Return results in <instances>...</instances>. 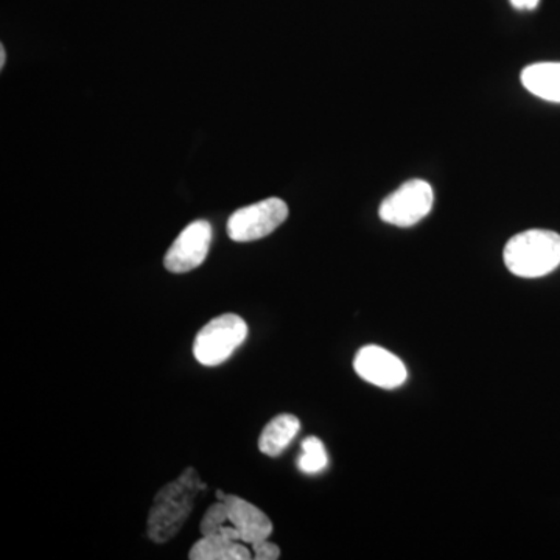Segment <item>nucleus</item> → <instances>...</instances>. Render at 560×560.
<instances>
[{
  "label": "nucleus",
  "mask_w": 560,
  "mask_h": 560,
  "mask_svg": "<svg viewBox=\"0 0 560 560\" xmlns=\"http://www.w3.org/2000/svg\"><path fill=\"white\" fill-rule=\"evenodd\" d=\"M503 259L518 278H544L560 265V235L545 230L522 232L506 243Z\"/></svg>",
  "instance_id": "f03ea898"
},
{
  "label": "nucleus",
  "mask_w": 560,
  "mask_h": 560,
  "mask_svg": "<svg viewBox=\"0 0 560 560\" xmlns=\"http://www.w3.org/2000/svg\"><path fill=\"white\" fill-rule=\"evenodd\" d=\"M208 489L200 475L189 467L173 482H168L156 493L147 521V534L154 544L171 541L183 528L194 511L198 493Z\"/></svg>",
  "instance_id": "f257e3e1"
},
{
  "label": "nucleus",
  "mask_w": 560,
  "mask_h": 560,
  "mask_svg": "<svg viewBox=\"0 0 560 560\" xmlns=\"http://www.w3.org/2000/svg\"><path fill=\"white\" fill-rule=\"evenodd\" d=\"M327 464H329V456L318 438L311 436L302 442V453L298 458V467L301 471L308 475L319 474L326 469Z\"/></svg>",
  "instance_id": "f8f14e48"
},
{
  "label": "nucleus",
  "mask_w": 560,
  "mask_h": 560,
  "mask_svg": "<svg viewBox=\"0 0 560 560\" xmlns=\"http://www.w3.org/2000/svg\"><path fill=\"white\" fill-rule=\"evenodd\" d=\"M253 558L256 560H276L280 558V548L268 539L253 544Z\"/></svg>",
  "instance_id": "ddd939ff"
},
{
  "label": "nucleus",
  "mask_w": 560,
  "mask_h": 560,
  "mask_svg": "<svg viewBox=\"0 0 560 560\" xmlns=\"http://www.w3.org/2000/svg\"><path fill=\"white\" fill-rule=\"evenodd\" d=\"M522 83L537 97L560 103V62H537L522 72Z\"/></svg>",
  "instance_id": "1a4fd4ad"
},
{
  "label": "nucleus",
  "mask_w": 560,
  "mask_h": 560,
  "mask_svg": "<svg viewBox=\"0 0 560 560\" xmlns=\"http://www.w3.org/2000/svg\"><path fill=\"white\" fill-rule=\"evenodd\" d=\"M5 49H3V46L0 47V69H3V66H5Z\"/></svg>",
  "instance_id": "2eb2a0df"
},
{
  "label": "nucleus",
  "mask_w": 560,
  "mask_h": 560,
  "mask_svg": "<svg viewBox=\"0 0 560 560\" xmlns=\"http://www.w3.org/2000/svg\"><path fill=\"white\" fill-rule=\"evenodd\" d=\"M289 217V206L279 198H268L232 213L228 220L231 241L246 243L260 241L272 234Z\"/></svg>",
  "instance_id": "39448f33"
},
{
  "label": "nucleus",
  "mask_w": 560,
  "mask_h": 560,
  "mask_svg": "<svg viewBox=\"0 0 560 560\" xmlns=\"http://www.w3.org/2000/svg\"><path fill=\"white\" fill-rule=\"evenodd\" d=\"M433 189L427 180H407L382 201L378 215L393 226H415L429 215L433 209Z\"/></svg>",
  "instance_id": "20e7f679"
},
{
  "label": "nucleus",
  "mask_w": 560,
  "mask_h": 560,
  "mask_svg": "<svg viewBox=\"0 0 560 560\" xmlns=\"http://www.w3.org/2000/svg\"><path fill=\"white\" fill-rule=\"evenodd\" d=\"M511 3L518 10H534L539 0H511Z\"/></svg>",
  "instance_id": "4468645a"
},
{
  "label": "nucleus",
  "mask_w": 560,
  "mask_h": 560,
  "mask_svg": "<svg viewBox=\"0 0 560 560\" xmlns=\"http://www.w3.org/2000/svg\"><path fill=\"white\" fill-rule=\"evenodd\" d=\"M248 337V326L234 313L217 316L206 324L194 342V355L202 366H220L230 360Z\"/></svg>",
  "instance_id": "7ed1b4c3"
},
{
  "label": "nucleus",
  "mask_w": 560,
  "mask_h": 560,
  "mask_svg": "<svg viewBox=\"0 0 560 560\" xmlns=\"http://www.w3.org/2000/svg\"><path fill=\"white\" fill-rule=\"evenodd\" d=\"M301 422L296 416H276L261 431L259 448L264 455L279 456L291 444V441L300 433Z\"/></svg>",
  "instance_id": "9d476101"
},
{
  "label": "nucleus",
  "mask_w": 560,
  "mask_h": 560,
  "mask_svg": "<svg viewBox=\"0 0 560 560\" xmlns=\"http://www.w3.org/2000/svg\"><path fill=\"white\" fill-rule=\"evenodd\" d=\"M210 242H212V226L209 221H194L180 232L165 254V270L183 275L200 267L208 257Z\"/></svg>",
  "instance_id": "423d86ee"
},
{
  "label": "nucleus",
  "mask_w": 560,
  "mask_h": 560,
  "mask_svg": "<svg viewBox=\"0 0 560 560\" xmlns=\"http://www.w3.org/2000/svg\"><path fill=\"white\" fill-rule=\"evenodd\" d=\"M217 500H223L228 506L231 525L237 530L242 541L256 544V541L268 539L272 533V523L265 512L250 504L249 501L237 495L217 492Z\"/></svg>",
  "instance_id": "6e6552de"
},
{
  "label": "nucleus",
  "mask_w": 560,
  "mask_h": 560,
  "mask_svg": "<svg viewBox=\"0 0 560 560\" xmlns=\"http://www.w3.org/2000/svg\"><path fill=\"white\" fill-rule=\"evenodd\" d=\"M353 370L364 382L383 389L399 388L408 377L404 361L381 346L361 348L353 360Z\"/></svg>",
  "instance_id": "0eeeda50"
},
{
  "label": "nucleus",
  "mask_w": 560,
  "mask_h": 560,
  "mask_svg": "<svg viewBox=\"0 0 560 560\" xmlns=\"http://www.w3.org/2000/svg\"><path fill=\"white\" fill-rule=\"evenodd\" d=\"M190 560H249L253 555L245 541L221 536H202L189 552Z\"/></svg>",
  "instance_id": "9b49d317"
}]
</instances>
